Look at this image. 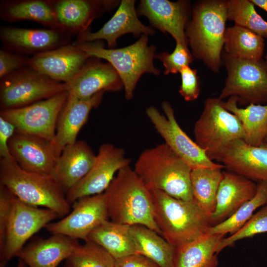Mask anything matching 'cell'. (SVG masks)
Instances as JSON below:
<instances>
[{"mask_svg": "<svg viewBox=\"0 0 267 267\" xmlns=\"http://www.w3.org/2000/svg\"><path fill=\"white\" fill-rule=\"evenodd\" d=\"M104 194L110 221L143 225L161 235L150 191L129 166L118 172Z\"/></svg>", "mask_w": 267, "mask_h": 267, "instance_id": "1", "label": "cell"}, {"mask_svg": "<svg viewBox=\"0 0 267 267\" xmlns=\"http://www.w3.org/2000/svg\"><path fill=\"white\" fill-rule=\"evenodd\" d=\"M227 20V0H201L193 7L192 18L185 27L192 56L216 73L222 65Z\"/></svg>", "mask_w": 267, "mask_h": 267, "instance_id": "2", "label": "cell"}, {"mask_svg": "<svg viewBox=\"0 0 267 267\" xmlns=\"http://www.w3.org/2000/svg\"><path fill=\"white\" fill-rule=\"evenodd\" d=\"M134 170L149 189L184 201L194 200L191 168L165 143L142 152Z\"/></svg>", "mask_w": 267, "mask_h": 267, "instance_id": "3", "label": "cell"}, {"mask_svg": "<svg viewBox=\"0 0 267 267\" xmlns=\"http://www.w3.org/2000/svg\"><path fill=\"white\" fill-rule=\"evenodd\" d=\"M149 190L161 235L175 248L208 232L212 226L210 218L194 200L184 201L160 190Z\"/></svg>", "mask_w": 267, "mask_h": 267, "instance_id": "4", "label": "cell"}, {"mask_svg": "<svg viewBox=\"0 0 267 267\" xmlns=\"http://www.w3.org/2000/svg\"><path fill=\"white\" fill-rule=\"evenodd\" d=\"M0 183L22 202L51 210L58 217L71 212L65 192L52 175L24 170L13 158H0Z\"/></svg>", "mask_w": 267, "mask_h": 267, "instance_id": "5", "label": "cell"}, {"mask_svg": "<svg viewBox=\"0 0 267 267\" xmlns=\"http://www.w3.org/2000/svg\"><path fill=\"white\" fill-rule=\"evenodd\" d=\"M74 44L90 57L103 59L113 66L121 79L128 99L133 96L143 74H159L153 64L155 47L148 44L147 35H142L134 44L120 48H105L99 40Z\"/></svg>", "mask_w": 267, "mask_h": 267, "instance_id": "6", "label": "cell"}, {"mask_svg": "<svg viewBox=\"0 0 267 267\" xmlns=\"http://www.w3.org/2000/svg\"><path fill=\"white\" fill-rule=\"evenodd\" d=\"M195 141L205 151L208 158L216 160L222 149L230 142L245 138L238 118L224 106L219 97H210L194 124Z\"/></svg>", "mask_w": 267, "mask_h": 267, "instance_id": "7", "label": "cell"}, {"mask_svg": "<svg viewBox=\"0 0 267 267\" xmlns=\"http://www.w3.org/2000/svg\"><path fill=\"white\" fill-rule=\"evenodd\" d=\"M227 72L219 98L235 97L239 104L267 103V67L265 61L237 58L224 53Z\"/></svg>", "mask_w": 267, "mask_h": 267, "instance_id": "8", "label": "cell"}, {"mask_svg": "<svg viewBox=\"0 0 267 267\" xmlns=\"http://www.w3.org/2000/svg\"><path fill=\"white\" fill-rule=\"evenodd\" d=\"M66 91V84L54 81L28 66L0 80V110L22 107Z\"/></svg>", "mask_w": 267, "mask_h": 267, "instance_id": "9", "label": "cell"}, {"mask_svg": "<svg viewBox=\"0 0 267 267\" xmlns=\"http://www.w3.org/2000/svg\"><path fill=\"white\" fill-rule=\"evenodd\" d=\"M162 107L165 115L153 106L146 109V114L157 132L165 140L164 143L183 160L191 170L197 168H224L223 165L210 160L205 151L182 130L169 102L163 101Z\"/></svg>", "mask_w": 267, "mask_h": 267, "instance_id": "10", "label": "cell"}, {"mask_svg": "<svg viewBox=\"0 0 267 267\" xmlns=\"http://www.w3.org/2000/svg\"><path fill=\"white\" fill-rule=\"evenodd\" d=\"M58 217L53 211L25 203L14 196L4 243L0 250V266L16 257L27 241Z\"/></svg>", "mask_w": 267, "mask_h": 267, "instance_id": "11", "label": "cell"}, {"mask_svg": "<svg viewBox=\"0 0 267 267\" xmlns=\"http://www.w3.org/2000/svg\"><path fill=\"white\" fill-rule=\"evenodd\" d=\"M68 96L66 91L22 107L0 110V116L15 126L16 132L52 142L58 119Z\"/></svg>", "mask_w": 267, "mask_h": 267, "instance_id": "12", "label": "cell"}, {"mask_svg": "<svg viewBox=\"0 0 267 267\" xmlns=\"http://www.w3.org/2000/svg\"><path fill=\"white\" fill-rule=\"evenodd\" d=\"M124 150L110 143L101 145L92 167L88 174L66 193L70 204L83 197L103 193L116 173L129 166Z\"/></svg>", "mask_w": 267, "mask_h": 267, "instance_id": "13", "label": "cell"}, {"mask_svg": "<svg viewBox=\"0 0 267 267\" xmlns=\"http://www.w3.org/2000/svg\"><path fill=\"white\" fill-rule=\"evenodd\" d=\"M104 192L79 199L73 209L61 220L50 222L44 228L51 234L66 236L75 239L88 240L90 232L108 220Z\"/></svg>", "mask_w": 267, "mask_h": 267, "instance_id": "14", "label": "cell"}, {"mask_svg": "<svg viewBox=\"0 0 267 267\" xmlns=\"http://www.w3.org/2000/svg\"><path fill=\"white\" fill-rule=\"evenodd\" d=\"M8 147L12 158L23 170L52 175L58 158L52 141L15 132Z\"/></svg>", "mask_w": 267, "mask_h": 267, "instance_id": "15", "label": "cell"}, {"mask_svg": "<svg viewBox=\"0 0 267 267\" xmlns=\"http://www.w3.org/2000/svg\"><path fill=\"white\" fill-rule=\"evenodd\" d=\"M216 161L228 171L253 181H267V143L253 146L243 139L228 143Z\"/></svg>", "mask_w": 267, "mask_h": 267, "instance_id": "16", "label": "cell"}, {"mask_svg": "<svg viewBox=\"0 0 267 267\" xmlns=\"http://www.w3.org/2000/svg\"><path fill=\"white\" fill-rule=\"evenodd\" d=\"M90 57L76 44H70L33 55L28 66L54 81L68 84Z\"/></svg>", "mask_w": 267, "mask_h": 267, "instance_id": "17", "label": "cell"}, {"mask_svg": "<svg viewBox=\"0 0 267 267\" xmlns=\"http://www.w3.org/2000/svg\"><path fill=\"white\" fill-rule=\"evenodd\" d=\"M0 38L4 49L35 54L71 44L70 37L56 29H27L1 26Z\"/></svg>", "mask_w": 267, "mask_h": 267, "instance_id": "18", "label": "cell"}, {"mask_svg": "<svg viewBox=\"0 0 267 267\" xmlns=\"http://www.w3.org/2000/svg\"><path fill=\"white\" fill-rule=\"evenodd\" d=\"M68 91L80 99H88L105 91L121 90L123 85L113 66L90 57L68 84Z\"/></svg>", "mask_w": 267, "mask_h": 267, "instance_id": "19", "label": "cell"}, {"mask_svg": "<svg viewBox=\"0 0 267 267\" xmlns=\"http://www.w3.org/2000/svg\"><path fill=\"white\" fill-rule=\"evenodd\" d=\"M139 14L147 17L156 28L168 33L183 46L187 47L185 27L188 22V5L186 1L173 2L167 0H142Z\"/></svg>", "mask_w": 267, "mask_h": 267, "instance_id": "20", "label": "cell"}, {"mask_svg": "<svg viewBox=\"0 0 267 267\" xmlns=\"http://www.w3.org/2000/svg\"><path fill=\"white\" fill-rule=\"evenodd\" d=\"M103 93L99 92L89 98L83 99L68 92L58 119L52 141L58 157L65 146L77 141L78 134L86 123L90 111L100 104Z\"/></svg>", "mask_w": 267, "mask_h": 267, "instance_id": "21", "label": "cell"}, {"mask_svg": "<svg viewBox=\"0 0 267 267\" xmlns=\"http://www.w3.org/2000/svg\"><path fill=\"white\" fill-rule=\"evenodd\" d=\"M56 29L69 37L81 35L109 1L89 0H50Z\"/></svg>", "mask_w": 267, "mask_h": 267, "instance_id": "22", "label": "cell"}, {"mask_svg": "<svg viewBox=\"0 0 267 267\" xmlns=\"http://www.w3.org/2000/svg\"><path fill=\"white\" fill-rule=\"evenodd\" d=\"M135 1L123 0L113 16L99 30L95 32L89 31L78 36L76 42H89L105 40L109 48L116 44L121 36L132 33L138 36L153 35V30L143 25L138 19L134 6Z\"/></svg>", "mask_w": 267, "mask_h": 267, "instance_id": "23", "label": "cell"}, {"mask_svg": "<svg viewBox=\"0 0 267 267\" xmlns=\"http://www.w3.org/2000/svg\"><path fill=\"white\" fill-rule=\"evenodd\" d=\"M257 184L234 173L223 172L218 189L215 211L210 217L212 226L226 220L255 195Z\"/></svg>", "mask_w": 267, "mask_h": 267, "instance_id": "24", "label": "cell"}, {"mask_svg": "<svg viewBox=\"0 0 267 267\" xmlns=\"http://www.w3.org/2000/svg\"><path fill=\"white\" fill-rule=\"evenodd\" d=\"M96 157L85 141L77 140L63 149L52 176L66 193L88 174Z\"/></svg>", "mask_w": 267, "mask_h": 267, "instance_id": "25", "label": "cell"}, {"mask_svg": "<svg viewBox=\"0 0 267 267\" xmlns=\"http://www.w3.org/2000/svg\"><path fill=\"white\" fill-rule=\"evenodd\" d=\"M79 245L77 239L53 234L24 246L16 257L29 267H56L68 259Z\"/></svg>", "mask_w": 267, "mask_h": 267, "instance_id": "26", "label": "cell"}, {"mask_svg": "<svg viewBox=\"0 0 267 267\" xmlns=\"http://www.w3.org/2000/svg\"><path fill=\"white\" fill-rule=\"evenodd\" d=\"M225 235L207 232L176 247L173 267H218L217 249Z\"/></svg>", "mask_w": 267, "mask_h": 267, "instance_id": "27", "label": "cell"}, {"mask_svg": "<svg viewBox=\"0 0 267 267\" xmlns=\"http://www.w3.org/2000/svg\"><path fill=\"white\" fill-rule=\"evenodd\" d=\"M88 240L100 245L115 260L136 254L130 225L106 220L90 232Z\"/></svg>", "mask_w": 267, "mask_h": 267, "instance_id": "28", "label": "cell"}, {"mask_svg": "<svg viewBox=\"0 0 267 267\" xmlns=\"http://www.w3.org/2000/svg\"><path fill=\"white\" fill-rule=\"evenodd\" d=\"M136 254L142 255L159 267H173L175 249L156 231L141 225L131 226Z\"/></svg>", "mask_w": 267, "mask_h": 267, "instance_id": "29", "label": "cell"}, {"mask_svg": "<svg viewBox=\"0 0 267 267\" xmlns=\"http://www.w3.org/2000/svg\"><path fill=\"white\" fill-rule=\"evenodd\" d=\"M0 16L1 19L9 22L30 20L40 23L48 28L56 29L54 12L50 0L2 1L0 4Z\"/></svg>", "mask_w": 267, "mask_h": 267, "instance_id": "30", "label": "cell"}, {"mask_svg": "<svg viewBox=\"0 0 267 267\" xmlns=\"http://www.w3.org/2000/svg\"><path fill=\"white\" fill-rule=\"evenodd\" d=\"M237 103L236 99L231 97L224 102V106L240 121L245 133V141L253 146L265 143L267 136V103L251 104L244 108H239Z\"/></svg>", "mask_w": 267, "mask_h": 267, "instance_id": "31", "label": "cell"}, {"mask_svg": "<svg viewBox=\"0 0 267 267\" xmlns=\"http://www.w3.org/2000/svg\"><path fill=\"white\" fill-rule=\"evenodd\" d=\"M223 47L225 53L231 56L260 61L265 50V40L248 29L235 24L226 28Z\"/></svg>", "mask_w": 267, "mask_h": 267, "instance_id": "32", "label": "cell"}, {"mask_svg": "<svg viewBox=\"0 0 267 267\" xmlns=\"http://www.w3.org/2000/svg\"><path fill=\"white\" fill-rule=\"evenodd\" d=\"M223 176L221 168H197L191 171L193 199L210 218L216 208L217 193Z\"/></svg>", "mask_w": 267, "mask_h": 267, "instance_id": "33", "label": "cell"}, {"mask_svg": "<svg viewBox=\"0 0 267 267\" xmlns=\"http://www.w3.org/2000/svg\"><path fill=\"white\" fill-rule=\"evenodd\" d=\"M267 204V181L257 183V192L251 199L242 205L233 215L216 225L211 226L208 232L230 235L237 232L252 217L258 208Z\"/></svg>", "mask_w": 267, "mask_h": 267, "instance_id": "34", "label": "cell"}, {"mask_svg": "<svg viewBox=\"0 0 267 267\" xmlns=\"http://www.w3.org/2000/svg\"><path fill=\"white\" fill-rule=\"evenodd\" d=\"M227 20L267 39V21L259 15L249 0H227Z\"/></svg>", "mask_w": 267, "mask_h": 267, "instance_id": "35", "label": "cell"}, {"mask_svg": "<svg viewBox=\"0 0 267 267\" xmlns=\"http://www.w3.org/2000/svg\"><path fill=\"white\" fill-rule=\"evenodd\" d=\"M72 267H114L115 260L97 244L87 240L67 259Z\"/></svg>", "mask_w": 267, "mask_h": 267, "instance_id": "36", "label": "cell"}, {"mask_svg": "<svg viewBox=\"0 0 267 267\" xmlns=\"http://www.w3.org/2000/svg\"><path fill=\"white\" fill-rule=\"evenodd\" d=\"M267 232V204L254 214L236 233L224 237L218 249V254L225 248L230 247L237 241L244 238Z\"/></svg>", "mask_w": 267, "mask_h": 267, "instance_id": "37", "label": "cell"}, {"mask_svg": "<svg viewBox=\"0 0 267 267\" xmlns=\"http://www.w3.org/2000/svg\"><path fill=\"white\" fill-rule=\"evenodd\" d=\"M155 57L163 63L165 75L179 73L183 67L189 66L193 60L188 47L179 43H176L175 48L171 53L163 52L156 55Z\"/></svg>", "mask_w": 267, "mask_h": 267, "instance_id": "38", "label": "cell"}, {"mask_svg": "<svg viewBox=\"0 0 267 267\" xmlns=\"http://www.w3.org/2000/svg\"><path fill=\"white\" fill-rule=\"evenodd\" d=\"M181 83L179 94L187 101L196 99L200 94V82L197 71L189 66L183 67L180 71Z\"/></svg>", "mask_w": 267, "mask_h": 267, "instance_id": "39", "label": "cell"}, {"mask_svg": "<svg viewBox=\"0 0 267 267\" xmlns=\"http://www.w3.org/2000/svg\"><path fill=\"white\" fill-rule=\"evenodd\" d=\"M30 58L2 48L0 50V80L28 66Z\"/></svg>", "mask_w": 267, "mask_h": 267, "instance_id": "40", "label": "cell"}, {"mask_svg": "<svg viewBox=\"0 0 267 267\" xmlns=\"http://www.w3.org/2000/svg\"><path fill=\"white\" fill-rule=\"evenodd\" d=\"M14 195L0 183V250L4 245Z\"/></svg>", "mask_w": 267, "mask_h": 267, "instance_id": "41", "label": "cell"}, {"mask_svg": "<svg viewBox=\"0 0 267 267\" xmlns=\"http://www.w3.org/2000/svg\"><path fill=\"white\" fill-rule=\"evenodd\" d=\"M16 132L15 126L0 116V158H12L9 152L8 143Z\"/></svg>", "mask_w": 267, "mask_h": 267, "instance_id": "42", "label": "cell"}, {"mask_svg": "<svg viewBox=\"0 0 267 267\" xmlns=\"http://www.w3.org/2000/svg\"><path fill=\"white\" fill-rule=\"evenodd\" d=\"M114 267H159L147 258L132 254L115 260Z\"/></svg>", "mask_w": 267, "mask_h": 267, "instance_id": "43", "label": "cell"}, {"mask_svg": "<svg viewBox=\"0 0 267 267\" xmlns=\"http://www.w3.org/2000/svg\"><path fill=\"white\" fill-rule=\"evenodd\" d=\"M254 4L267 12V0H250Z\"/></svg>", "mask_w": 267, "mask_h": 267, "instance_id": "44", "label": "cell"}, {"mask_svg": "<svg viewBox=\"0 0 267 267\" xmlns=\"http://www.w3.org/2000/svg\"><path fill=\"white\" fill-rule=\"evenodd\" d=\"M17 267H26V265L21 260H19Z\"/></svg>", "mask_w": 267, "mask_h": 267, "instance_id": "45", "label": "cell"}, {"mask_svg": "<svg viewBox=\"0 0 267 267\" xmlns=\"http://www.w3.org/2000/svg\"><path fill=\"white\" fill-rule=\"evenodd\" d=\"M265 64L267 67V53H266V55L265 56Z\"/></svg>", "mask_w": 267, "mask_h": 267, "instance_id": "46", "label": "cell"}, {"mask_svg": "<svg viewBox=\"0 0 267 267\" xmlns=\"http://www.w3.org/2000/svg\"><path fill=\"white\" fill-rule=\"evenodd\" d=\"M265 143H267V136L266 138V140H265Z\"/></svg>", "mask_w": 267, "mask_h": 267, "instance_id": "47", "label": "cell"}, {"mask_svg": "<svg viewBox=\"0 0 267 267\" xmlns=\"http://www.w3.org/2000/svg\"><path fill=\"white\" fill-rule=\"evenodd\" d=\"M69 265H70V267H72L70 264H69Z\"/></svg>", "mask_w": 267, "mask_h": 267, "instance_id": "48", "label": "cell"}]
</instances>
